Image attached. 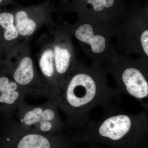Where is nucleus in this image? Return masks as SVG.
I'll return each mask as SVG.
<instances>
[{
    "label": "nucleus",
    "mask_w": 148,
    "mask_h": 148,
    "mask_svg": "<svg viewBox=\"0 0 148 148\" xmlns=\"http://www.w3.org/2000/svg\"><path fill=\"white\" fill-rule=\"evenodd\" d=\"M76 144L74 135L34 132L22 127L12 117H2L0 148H71Z\"/></svg>",
    "instance_id": "0eeeda50"
},
{
    "label": "nucleus",
    "mask_w": 148,
    "mask_h": 148,
    "mask_svg": "<svg viewBox=\"0 0 148 148\" xmlns=\"http://www.w3.org/2000/svg\"><path fill=\"white\" fill-rule=\"evenodd\" d=\"M134 1H136L138 3H143L148 1V0H134Z\"/></svg>",
    "instance_id": "dca6fc26"
},
{
    "label": "nucleus",
    "mask_w": 148,
    "mask_h": 148,
    "mask_svg": "<svg viewBox=\"0 0 148 148\" xmlns=\"http://www.w3.org/2000/svg\"><path fill=\"white\" fill-rule=\"evenodd\" d=\"M46 27L53 40L56 71L59 92L77 59L72 41L73 37L66 25H59L53 20Z\"/></svg>",
    "instance_id": "1a4fd4ad"
},
{
    "label": "nucleus",
    "mask_w": 148,
    "mask_h": 148,
    "mask_svg": "<svg viewBox=\"0 0 148 148\" xmlns=\"http://www.w3.org/2000/svg\"><path fill=\"white\" fill-rule=\"evenodd\" d=\"M128 4L126 0H62L56 6V10L87 14L105 21H121Z\"/></svg>",
    "instance_id": "9d476101"
},
{
    "label": "nucleus",
    "mask_w": 148,
    "mask_h": 148,
    "mask_svg": "<svg viewBox=\"0 0 148 148\" xmlns=\"http://www.w3.org/2000/svg\"><path fill=\"white\" fill-rule=\"evenodd\" d=\"M2 69L26 92L27 95L49 99L47 83L36 69L31 54L30 40H22L7 51Z\"/></svg>",
    "instance_id": "39448f33"
},
{
    "label": "nucleus",
    "mask_w": 148,
    "mask_h": 148,
    "mask_svg": "<svg viewBox=\"0 0 148 148\" xmlns=\"http://www.w3.org/2000/svg\"><path fill=\"white\" fill-rule=\"evenodd\" d=\"M108 75L104 66L93 68L77 58L55 101L70 129L80 131L94 108L104 109L119 100L121 94L109 85Z\"/></svg>",
    "instance_id": "f257e3e1"
},
{
    "label": "nucleus",
    "mask_w": 148,
    "mask_h": 148,
    "mask_svg": "<svg viewBox=\"0 0 148 148\" xmlns=\"http://www.w3.org/2000/svg\"><path fill=\"white\" fill-rule=\"evenodd\" d=\"M21 40L12 10L0 9V49L5 53Z\"/></svg>",
    "instance_id": "4468645a"
},
{
    "label": "nucleus",
    "mask_w": 148,
    "mask_h": 148,
    "mask_svg": "<svg viewBox=\"0 0 148 148\" xmlns=\"http://www.w3.org/2000/svg\"><path fill=\"white\" fill-rule=\"evenodd\" d=\"M116 89L136 99L148 112V60L131 58L115 49L103 65Z\"/></svg>",
    "instance_id": "20e7f679"
},
{
    "label": "nucleus",
    "mask_w": 148,
    "mask_h": 148,
    "mask_svg": "<svg viewBox=\"0 0 148 148\" xmlns=\"http://www.w3.org/2000/svg\"><path fill=\"white\" fill-rule=\"evenodd\" d=\"M91 148H100L98 146H90Z\"/></svg>",
    "instance_id": "a211bd4d"
},
{
    "label": "nucleus",
    "mask_w": 148,
    "mask_h": 148,
    "mask_svg": "<svg viewBox=\"0 0 148 148\" xmlns=\"http://www.w3.org/2000/svg\"><path fill=\"white\" fill-rule=\"evenodd\" d=\"M0 51H2L1 50V49H0ZM1 52V51H0V52ZM3 60H4V59H1V57H0V65H2V64H3Z\"/></svg>",
    "instance_id": "f3484780"
},
{
    "label": "nucleus",
    "mask_w": 148,
    "mask_h": 148,
    "mask_svg": "<svg viewBox=\"0 0 148 148\" xmlns=\"http://www.w3.org/2000/svg\"><path fill=\"white\" fill-rule=\"evenodd\" d=\"M116 36L114 45L120 53L148 60V1L129 3Z\"/></svg>",
    "instance_id": "423d86ee"
},
{
    "label": "nucleus",
    "mask_w": 148,
    "mask_h": 148,
    "mask_svg": "<svg viewBox=\"0 0 148 148\" xmlns=\"http://www.w3.org/2000/svg\"><path fill=\"white\" fill-rule=\"evenodd\" d=\"M0 66V114L3 117H12L24 102L26 92Z\"/></svg>",
    "instance_id": "ddd939ff"
},
{
    "label": "nucleus",
    "mask_w": 148,
    "mask_h": 148,
    "mask_svg": "<svg viewBox=\"0 0 148 148\" xmlns=\"http://www.w3.org/2000/svg\"><path fill=\"white\" fill-rule=\"evenodd\" d=\"M37 44L40 47L38 57L41 74L47 83L50 91L49 100L55 101L59 93L56 71L53 40L51 36L43 34L38 38Z\"/></svg>",
    "instance_id": "f8f14e48"
},
{
    "label": "nucleus",
    "mask_w": 148,
    "mask_h": 148,
    "mask_svg": "<svg viewBox=\"0 0 148 148\" xmlns=\"http://www.w3.org/2000/svg\"><path fill=\"white\" fill-rule=\"evenodd\" d=\"M144 148H148V147H146Z\"/></svg>",
    "instance_id": "6ab92c4d"
},
{
    "label": "nucleus",
    "mask_w": 148,
    "mask_h": 148,
    "mask_svg": "<svg viewBox=\"0 0 148 148\" xmlns=\"http://www.w3.org/2000/svg\"><path fill=\"white\" fill-rule=\"evenodd\" d=\"M14 23L22 40H30L42 27L53 21L52 14L56 5L51 0L36 5L24 7L17 5L12 9Z\"/></svg>",
    "instance_id": "9b49d317"
},
{
    "label": "nucleus",
    "mask_w": 148,
    "mask_h": 148,
    "mask_svg": "<svg viewBox=\"0 0 148 148\" xmlns=\"http://www.w3.org/2000/svg\"><path fill=\"white\" fill-rule=\"evenodd\" d=\"M8 4H12L17 6L18 5L15 0H0V9L3 6Z\"/></svg>",
    "instance_id": "2eb2a0df"
},
{
    "label": "nucleus",
    "mask_w": 148,
    "mask_h": 148,
    "mask_svg": "<svg viewBox=\"0 0 148 148\" xmlns=\"http://www.w3.org/2000/svg\"><path fill=\"white\" fill-rule=\"evenodd\" d=\"M55 101L48 99L41 105L32 106L24 101L16 111L18 121L22 127L43 134H61L66 127Z\"/></svg>",
    "instance_id": "6e6552de"
},
{
    "label": "nucleus",
    "mask_w": 148,
    "mask_h": 148,
    "mask_svg": "<svg viewBox=\"0 0 148 148\" xmlns=\"http://www.w3.org/2000/svg\"><path fill=\"white\" fill-rule=\"evenodd\" d=\"M104 110L101 119H90L82 130L75 134L78 144L103 145L112 148L148 147L147 112L128 113L114 105Z\"/></svg>",
    "instance_id": "f03ea898"
},
{
    "label": "nucleus",
    "mask_w": 148,
    "mask_h": 148,
    "mask_svg": "<svg viewBox=\"0 0 148 148\" xmlns=\"http://www.w3.org/2000/svg\"><path fill=\"white\" fill-rule=\"evenodd\" d=\"M77 15L76 22L66 24L67 29L91 61L90 66L100 68L116 49L111 40L118 31L120 20L105 21L85 13Z\"/></svg>",
    "instance_id": "7ed1b4c3"
}]
</instances>
